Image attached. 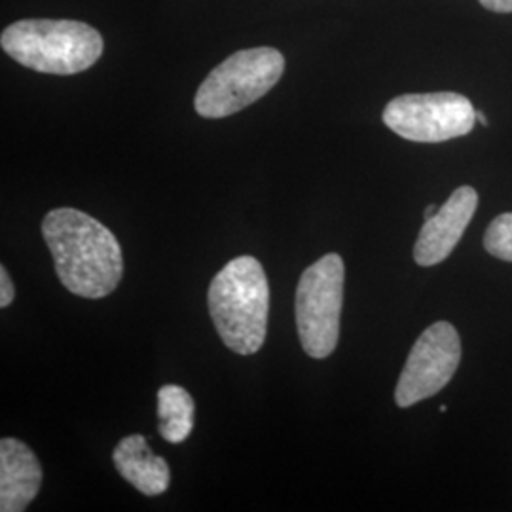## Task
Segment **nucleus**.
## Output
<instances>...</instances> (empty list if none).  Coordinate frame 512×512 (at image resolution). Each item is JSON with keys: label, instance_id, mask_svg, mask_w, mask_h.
I'll list each match as a JSON object with an SVG mask.
<instances>
[{"label": "nucleus", "instance_id": "obj_2", "mask_svg": "<svg viewBox=\"0 0 512 512\" xmlns=\"http://www.w3.org/2000/svg\"><path fill=\"white\" fill-rule=\"evenodd\" d=\"M209 315L226 348L253 355L268 332L270 287L262 264L253 256L230 260L213 277L207 293Z\"/></svg>", "mask_w": 512, "mask_h": 512}, {"label": "nucleus", "instance_id": "obj_8", "mask_svg": "<svg viewBox=\"0 0 512 512\" xmlns=\"http://www.w3.org/2000/svg\"><path fill=\"white\" fill-rule=\"evenodd\" d=\"M478 207V194L473 186H459L439 211L425 219L414 247V260L423 266L444 262L463 238Z\"/></svg>", "mask_w": 512, "mask_h": 512}, {"label": "nucleus", "instance_id": "obj_1", "mask_svg": "<svg viewBox=\"0 0 512 512\" xmlns=\"http://www.w3.org/2000/svg\"><path fill=\"white\" fill-rule=\"evenodd\" d=\"M42 236L54 256L57 277L69 293L105 298L120 285L122 249L99 220L78 209L59 207L42 220Z\"/></svg>", "mask_w": 512, "mask_h": 512}, {"label": "nucleus", "instance_id": "obj_4", "mask_svg": "<svg viewBox=\"0 0 512 512\" xmlns=\"http://www.w3.org/2000/svg\"><path fill=\"white\" fill-rule=\"evenodd\" d=\"M285 71L275 48H249L230 55L203 80L194 107L203 118H226L253 105L274 88Z\"/></svg>", "mask_w": 512, "mask_h": 512}, {"label": "nucleus", "instance_id": "obj_7", "mask_svg": "<svg viewBox=\"0 0 512 512\" xmlns=\"http://www.w3.org/2000/svg\"><path fill=\"white\" fill-rule=\"evenodd\" d=\"M461 361V338L454 325L439 321L421 332L404 363L395 401L408 408L437 395Z\"/></svg>", "mask_w": 512, "mask_h": 512}, {"label": "nucleus", "instance_id": "obj_14", "mask_svg": "<svg viewBox=\"0 0 512 512\" xmlns=\"http://www.w3.org/2000/svg\"><path fill=\"white\" fill-rule=\"evenodd\" d=\"M480 4L495 14H511L512 12V0H480Z\"/></svg>", "mask_w": 512, "mask_h": 512}, {"label": "nucleus", "instance_id": "obj_9", "mask_svg": "<svg viewBox=\"0 0 512 512\" xmlns=\"http://www.w3.org/2000/svg\"><path fill=\"white\" fill-rule=\"evenodd\" d=\"M40 482L42 469L35 452L21 440H0V511H25L37 497Z\"/></svg>", "mask_w": 512, "mask_h": 512}, {"label": "nucleus", "instance_id": "obj_3", "mask_svg": "<svg viewBox=\"0 0 512 512\" xmlns=\"http://www.w3.org/2000/svg\"><path fill=\"white\" fill-rule=\"evenodd\" d=\"M0 46L19 65L44 74H76L103 54V37L71 19H23L2 31Z\"/></svg>", "mask_w": 512, "mask_h": 512}, {"label": "nucleus", "instance_id": "obj_12", "mask_svg": "<svg viewBox=\"0 0 512 512\" xmlns=\"http://www.w3.org/2000/svg\"><path fill=\"white\" fill-rule=\"evenodd\" d=\"M484 247L495 258L512 262V213H503L492 220L484 236Z\"/></svg>", "mask_w": 512, "mask_h": 512}, {"label": "nucleus", "instance_id": "obj_6", "mask_svg": "<svg viewBox=\"0 0 512 512\" xmlns=\"http://www.w3.org/2000/svg\"><path fill=\"white\" fill-rule=\"evenodd\" d=\"M384 124L406 141L444 143L473 131L476 110L461 93H406L387 103Z\"/></svg>", "mask_w": 512, "mask_h": 512}, {"label": "nucleus", "instance_id": "obj_5", "mask_svg": "<svg viewBox=\"0 0 512 512\" xmlns=\"http://www.w3.org/2000/svg\"><path fill=\"white\" fill-rule=\"evenodd\" d=\"M344 260L336 253L319 258L302 274L296 289V327L311 359H325L338 346L344 306Z\"/></svg>", "mask_w": 512, "mask_h": 512}, {"label": "nucleus", "instance_id": "obj_13", "mask_svg": "<svg viewBox=\"0 0 512 512\" xmlns=\"http://www.w3.org/2000/svg\"><path fill=\"white\" fill-rule=\"evenodd\" d=\"M14 296H16L14 283L6 272V268L0 266V308H8L14 302Z\"/></svg>", "mask_w": 512, "mask_h": 512}, {"label": "nucleus", "instance_id": "obj_11", "mask_svg": "<svg viewBox=\"0 0 512 512\" xmlns=\"http://www.w3.org/2000/svg\"><path fill=\"white\" fill-rule=\"evenodd\" d=\"M160 435L171 444H181L194 427V399L181 385H164L158 391Z\"/></svg>", "mask_w": 512, "mask_h": 512}, {"label": "nucleus", "instance_id": "obj_15", "mask_svg": "<svg viewBox=\"0 0 512 512\" xmlns=\"http://www.w3.org/2000/svg\"><path fill=\"white\" fill-rule=\"evenodd\" d=\"M437 211H439V207H437V205H429V207H427V209H425V213H423V217H425V219H429V217H433V215H435V213H437Z\"/></svg>", "mask_w": 512, "mask_h": 512}, {"label": "nucleus", "instance_id": "obj_16", "mask_svg": "<svg viewBox=\"0 0 512 512\" xmlns=\"http://www.w3.org/2000/svg\"><path fill=\"white\" fill-rule=\"evenodd\" d=\"M476 122H480L482 126H488V118L484 116V112H478V110H476Z\"/></svg>", "mask_w": 512, "mask_h": 512}, {"label": "nucleus", "instance_id": "obj_10", "mask_svg": "<svg viewBox=\"0 0 512 512\" xmlns=\"http://www.w3.org/2000/svg\"><path fill=\"white\" fill-rule=\"evenodd\" d=\"M114 467L129 484L145 495L164 494L169 488V465L164 458L154 456L143 435H129L114 448Z\"/></svg>", "mask_w": 512, "mask_h": 512}]
</instances>
